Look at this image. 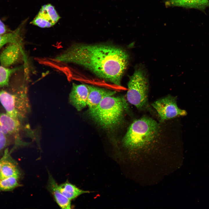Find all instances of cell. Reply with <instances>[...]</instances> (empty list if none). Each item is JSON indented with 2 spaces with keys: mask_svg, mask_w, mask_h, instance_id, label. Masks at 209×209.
I'll return each instance as SVG.
<instances>
[{
  "mask_svg": "<svg viewBox=\"0 0 209 209\" xmlns=\"http://www.w3.org/2000/svg\"><path fill=\"white\" fill-rule=\"evenodd\" d=\"M0 132L1 133L6 136H9L8 133L2 124L0 122Z\"/></svg>",
  "mask_w": 209,
  "mask_h": 209,
  "instance_id": "7402d4cb",
  "label": "cell"
},
{
  "mask_svg": "<svg viewBox=\"0 0 209 209\" xmlns=\"http://www.w3.org/2000/svg\"><path fill=\"white\" fill-rule=\"evenodd\" d=\"M0 102L6 113L20 121L25 117L30 109L24 87L12 92L0 91Z\"/></svg>",
  "mask_w": 209,
  "mask_h": 209,
  "instance_id": "5b68a950",
  "label": "cell"
},
{
  "mask_svg": "<svg viewBox=\"0 0 209 209\" xmlns=\"http://www.w3.org/2000/svg\"><path fill=\"white\" fill-rule=\"evenodd\" d=\"M59 186L62 194L70 201L81 194L89 192V191L81 190L67 181L59 185Z\"/></svg>",
  "mask_w": 209,
  "mask_h": 209,
  "instance_id": "5bb4252c",
  "label": "cell"
},
{
  "mask_svg": "<svg viewBox=\"0 0 209 209\" xmlns=\"http://www.w3.org/2000/svg\"><path fill=\"white\" fill-rule=\"evenodd\" d=\"M47 188L61 208H71V201L62 194L59 189V185L50 174H49Z\"/></svg>",
  "mask_w": 209,
  "mask_h": 209,
  "instance_id": "7c38bea8",
  "label": "cell"
},
{
  "mask_svg": "<svg viewBox=\"0 0 209 209\" xmlns=\"http://www.w3.org/2000/svg\"><path fill=\"white\" fill-rule=\"evenodd\" d=\"M89 89L87 85L73 84L69 96L70 103L79 111L87 106Z\"/></svg>",
  "mask_w": 209,
  "mask_h": 209,
  "instance_id": "ba28073f",
  "label": "cell"
},
{
  "mask_svg": "<svg viewBox=\"0 0 209 209\" xmlns=\"http://www.w3.org/2000/svg\"><path fill=\"white\" fill-rule=\"evenodd\" d=\"M159 131V126L156 121L143 116L131 124L123 138V144L129 150L144 149L157 139Z\"/></svg>",
  "mask_w": 209,
  "mask_h": 209,
  "instance_id": "7a4b0ae2",
  "label": "cell"
},
{
  "mask_svg": "<svg viewBox=\"0 0 209 209\" xmlns=\"http://www.w3.org/2000/svg\"><path fill=\"white\" fill-rule=\"evenodd\" d=\"M8 136L0 132V157L3 155L5 150L11 144Z\"/></svg>",
  "mask_w": 209,
  "mask_h": 209,
  "instance_id": "d6986e66",
  "label": "cell"
},
{
  "mask_svg": "<svg viewBox=\"0 0 209 209\" xmlns=\"http://www.w3.org/2000/svg\"><path fill=\"white\" fill-rule=\"evenodd\" d=\"M147 74L144 65H138L128 83L127 100L141 110L145 109L148 105L149 83Z\"/></svg>",
  "mask_w": 209,
  "mask_h": 209,
  "instance_id": "277c9868",
  "label": "cell"
},
{
  "mask_svg": "<svg viewBox=\"0 0 209 209\" xmlns=\"http://www.w3.org/2000/svg\"><path fill=\"white\" fill-rule=\"evenodd\" d=\"M60 18L54 7L50 4L43 6L31 23L41 28L54 26Z\"/></svg>",
  "mask_w": 209,
  "mask_h": 209,
  "instance_id": "52a82bcc",
  "label": "cell"
},
{
  "mask_svg": "<svg viewBox=\"0 0 209 209\" xmlns=\"http://www.w3.org/2000/svg\"><path fill=\"white\" fill-rule=\"evenodd\" d=\"M22 43H10L0 54V62L5 67L10 66L17 61L21 55H24Z\"/></svg>",
  "mask_w": 209,
  "mask_h": 209,
  "instance_id": "9c48e42d",
  "label": "cell"
},
{
  "mask_svg": "<svg viewBox=\"0 0 209 209\" xmlns=\"http://www.w3.org/2000/svg\"><path fill=\"white\" fill-rule=\"evenodd\" d=\"M21 28V26L13 32L0 35V48L7 44L22 43Z\"/></svg>",
  "mask_w": 209,
  "mask_h": 209,
  "instance_id": "2e32d148",
  "label": "cell"
},
{
  "mask_svg": "<svg viewBox=\"0 0 209 209\" xmlns=\"http://www.w3.org/2000/svg\"><path fill=\"white\" fill-rule=\"evenodd\" d=\"M20 178L12 176L0 179V191H7L12 190L21 186L19 182Z\"/></svg>",
  "mask_w": 209,
  "mask_h": 209,
  "instance_id": "e0dca14e",
  "label": "cell"
},
{
  "mask_svg": "<svg viewBox=\"0 0 209 209\" xmlns=\"http://www.w3.org/2000/svg\"><path fill=\"white\" fill-rule=\"evenodd\" d=\"M21 174L18 165L10 154L2 163L0 171V179L12 176L20 178Z\"/></svg>",
  "mask_w": 209,
  "mask_h": 209,
  "instance_id": "4fadbf2b",
  "label": "cell"
},
{
  "mask_svg": "<svg viewBox=\"0 0 209 209\" xmlns=\"http://www.w3.org/2000/svg\"><path fill=\"white\" fill-rule=\"evenodd\" d=\"M6 29L5 25L0 20V35H2L5 33Z\"/></svg>",
  "mask_w": 209,
  "mask_h": 209,
  "instance_id": "44dd1931",
  "label": "cell"
},
{
  "mask_svg": "<svg viewBox=\"0 0 209 209\" xmlns=\"http://www.w3.org/2000/svg\"><path fill=\"white\" fill-rule=\"evenodd\" d=\"M173 5L203 10L209 6L208 0H169Z\"/></svg>",
  "mask_w": 209,
  "mask_h": 209,
  "instance_id": "9a60e30c",
  "label": "cell"
},
{
  "mask_svg": "<svg viewBox=\"0 0 209 209\" xmlns=\"http://www.w3.org/2000/svg\"><path fill=\"white\" fill-rule=\"evenodd\" d=\"M151 105L158 113L162 122L187 114L185 110L178 106L176 97L170 95L155 101Z\"/></svg>",
  "mask_w": 209,
  "mask_h": 209,
  "instance_id": "8992f818",
  "label": "cell"
},
{
  "mask_svg": "<svg viewBox=\"0 0 209 209\" xmlns=\"http://www.w3.org/2000/svg\"><path fill=\"white\" fill-rule=\"evenodd\" d=\"M10 154V152L7 148L5 150L3 156L0 158V171L3 162Z\"/></svg>",
  "mask_w": 209,
  "mask_h": 209,
  "instance_id": "ffe728a7",
  "label": "cell"
},
{
  "mask_svg": "<svg viewBox=\"0 0 209 209\" xmlns=\"http://www.w3.org/2000/svg\"><path fill=\"white\" fill-rule=\"evenodd\" d=\"M0 122L6 130L9 135L13 137L15 143L19 145L21 142L19 141V133L22 128L21 121L6 113L0 114Z\"/></svg>",
  "mask_w": 209,
  "mask_h": 209,
  "instance_id": "8fae6325",
  "label": "cell"
},
{
  "mask_svg": "<svg viewBox=\"0 0 209 209\" xmlns=\"http://www.w3.org/2000/svg\"><path fill=\"white\" fill-rule=\"evenodd\" d=\"M55 60L83 67L100 78L120 86L129 55L125 50L113 45L76 43L58 54Z\"/></svg>",
  "mask_w": 209,
  "mask_h": 209,
  "instance_id": "6da1fadb",
  "label": "cell"
},
{
  "mask_svg": "<svg viewBox=\"0 0 209 209\" xmlns=\"http://www.w3.org/2000/svg\"><path fill=\"white\" fill-rule=\"evenodd\" d=\"M87 86L89 89L87 106L89 110L96 107L105 97L113 96L116 93V91L110 89L91 85Z\"/></svg>",
  "mask_w": 209,
  "mask_h": 209,
  "instance_id": "30bf717a",
  "label": "cell"
},
{
  "mask_svg": "<svg viewBox=\"0 0 209 209\" xmlns=\"http://www.w3.org/2000/svg\"><path fill=\"white\" fill-rule=\"evenodd\" d=\"M128 106L124 99L113 96L105 97L95 108L89 110L91 118L102 127L113 128L122 121Z\"/></svg>",
  "mask_w": 209,
  "mask_h": 209,
  "instance_id": "3957f363",
  "label": "cell"
},
{
  "mask_svg": "<svg viewBox=\"0 0 209 209\" xmlns=\"http://www.w3.org/2000/svg\"><path fill=\"white\" fill-rule=\"evenodd\" d=\"M16 70L0 66V88L8 84L11 75Z\"/></svg>",
  "mask_w": 209,
  "mask_h": 209,
  "instance_id": "ac0fdd59",
  "label": "cell"
}]
</instances>
